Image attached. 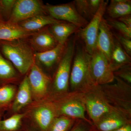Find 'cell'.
Segmentation results:
<instances>
[{"instance_id": "19", "label": "cell", "mask_w": 131, "mask_h": 131, "mask_svg": "<svg viewBox=\"0 0 131 131\" xmlns=\"http://www.w3.org/2000/svg\"><path fill=\"white\" fill-rule=\"evenodd\" d=\"M12 106V110L18 112L30 103L32 97L27 75H26L19 86Z\"/></svg>"}, {"instance_id": "20", "label": "cell", "mask_w": 131, "mask_h": 131, "mask_svg": "<svg viewBox=\"0 0 131 131\" xmlns=\"http://www.w3.org/2000/svg\"><path fill=\"white\" fill-rule=\"evenodd\" d=\"M59 21L48 15L40 14L21 21L18 24L26 30L34 32Z\"/></svg>"}, {"instance_id": "16", "label": "cell", "mask_w": 131, "mask_h": 131, "mask_svg": "<svg viewBox=\"0 0 131 131\" xmlns=\"http://www.w3.org/2000/svg\"><path fill=\"white\" fill-rule=\"evenodd\" d=\"M66 44H58L56 47L48 51L34 53V62L40 68L50 70L58 65L65 50Z\"/></svg>"}, {"instance_id": "24", "label": "cell", "mask_w": 131, "mask_h": 131, "mask_svg": "<svg viewBox=\"0 0 131 131\" xmlns=\"http://www.w3.org/2000/svg\"><path fill=\"white\" fill-rule=\"evenodd\" d=\"M25 115L15 114L8 118L0 120V131H24L23 121Z\"/></svg>"}, {"instance_id": "25", "label": "cell", "mask_w": 131, "mask_h": 131, "mask_svg": "<svg viewBox=\"0 0 131 131\" xmlns=\"http://www.w3.org/2000/svg\"><path fill=\"white\" fill-rule=\"evenodd\" d=\"M76 120L66 116H58L53 120L47 131H69Z\"/></svg>"}, {"instance_id": "14", "label": "cell", "mask_w": 131, "mask_h": 131, "mask_svg": "<svg viewBox=\"0 0 131 131\" xmlns=\"http://www.w3.org/2000/svg\"><path fill=\"white\" fill-rule=\"evenodd\" d=\"M115 41V38L113 30L103 17L99 27L96 50L102 53L108 61L114 47Z\"/></svg>"}, {"instance_id": "33", "label": "cell", "mask_w": 131, "mask_h": 131, "mask_svg": "<svg viewBox=\"0 0 131 131\" xmlns=\"http://www.w3.org/2000/svg\"><path fill=\"white\" fill-rule=\"evenodd\" d=\"M125 25L131 28V14L127 15L117 19Z\"/></svg>"}, {"instance_id": "9", "label": "cell", "mask_w": 131, "mask_h": 131, "mask_svg": "<svg viewBox=\"0 0 131 131\" xmlns=\"http://www.w3.org/2000/svg\"><path fill=\"white\" fill-rule=\"evenodd\" d=\"M46 14L57 20L71 23L80 28H83L89 23L78 12L74 1L59 5H45Z\"/></svg>"}, {"instance_id": "12", "label": "cell", "mask_w": 131, "mask_h": 131, "mask_svg": "<svg viewBox=\"0 0 131 131\" xmlns=\"http://www.w3.org/2000/svg\"><path fill=\"white\" fill-rule=\"evenodd\" d=\"M32 112V124L40 131H47L56 117H58L54 104L48 98Z\"/></svg>"}, {"instance_id": "23", "label": "cell", "mask_w": 131, "mask_h": 131, "mask_svg": "<svg viewBox=\"0 0 131 131\" xmlns=\"http://www.w3.org/2000/svg\"><path fill=\"white\" fill-rule=\"evenodd\" d=\"M103 0H75L74 1L78 12L89 22L98 12Z\"/></svg>"}, {"instance_id": "8", "label": "cell", "mask_w": 131, "mask_h": 131, "mask_svg": "<svg viewBox=\"0 0 131 131\" xmlns=\"http://www.w3.org/2000/svg\"><path fill=\"white\" fill-rule=\"evenodd\" d=\"M89 76L92 84L105 85L114 81V72L108 60L100 52L96 50L91 55Z\"/></svg>"}, {"instance_id": "28", "label": "cell", "mask_w": 131, "mask_h": 131, "mask_svg": "<svg viewBox=\"0 0 131 131\" xmlns=\"http://www.w3.org/2000/svg\"><path fill=\"white\" fill-rule=\"evenodd\" d=\"M108 24L113 31L125 37L131 39V28L117 19H106Z\"/></svg>"}, {"instance_id": "5", "label": "cell", "mask_w": 131, "mask_h": 131, "mask_svg": "<svg viewBox=\"0 0 131 131\" xmlns=\"http://www.w3.org/2000/svg\"><path fill=\"white\" fill-rule=\"evenodd\" d=\"M77 40L75 36L66 43L63 55L52 80V92L49 95L60 94L69 91L71 70Z\"/></svg>"}, {"instance_id": "36", "label": "cell", "mask_w": 131, "mask_h": 131, "mask_svg": "<svg viewBox=\"0 0 131 131\" xmlns=\"http://www.w3.org/2000/svg\"><path fill=\"white\" fill-rule=\"evenodd\" d=\"M3 21H4V20H3V18L1 14V12H0V23Z\"/></svg>"}, {"instance_id": "4", "label": "cell", "mask_w": 131, "mask_h": 131, "mask_svg": "<svg viewBox=\"0 0 131 131\" xmlns=\"http://www.w3.org/2000/svg\"><path fill=\"white\" fill-rule=\"evenodd\" d=\"M116 82L102 85L108 103L115 109L131 121L130 84L115 77Z\"/></svg>"}, {"instance_id": "22", "label": "cell", "mask_w": 131, "mask_h": 131, "mask_svg": "<svg viewBox=\"0 0 131 131\" xmlns=\"http://www.w3.org/2000/svg\"><path fill=\"white\" fill-rule=\"evenodd\" d=\"M108 62L113 72L122 67L131 64V57L124 50L115 38L114 47Z\"/></svg>"}, {"instance_id": "17", "label": "cell", "mask_w": 131, "mask_h": 131, "mask_svg": "<svg viewBox=\"0 0 131 131\" xmlns=\"http://www.w3.org/2000/svg\"><path fill=\"white\" fill-rule=\"evenodd\" d=\"M34 32L26 30L18 24L8 21L0 23V41H12L25 39Z\"/></svg>"}, {"instance_id": "6", "label": "cell", "mask_w": 131, "mask_h": 131, "mask_svg": "<svg viewBox=\"0 0 131 131\" xmlns=\"http://www.w3.org/2000/svg\"><path fill=\"white\" fill-rule=\"evenodd\" d=\"M82 92L86 112L93 124L107 114L119 112L108 103L101 85L91 84Z\"/></svg>"}, {"instance_id": "35", "label": "cell", "mask_w": 131, "mask_h": 131, "mask_svg": "<svg viewBox=\"0 0 131 131\" xmlns=\"http://www.w3.org/2000/svg\"><path fill=\"white\" fill-rule=\"evenodd\" d=\"M112 131H131V124H127L125 125Z\"/></svg>"}, {"instance_id": "30", "label": "cell", "mask_w": 131, "mask_h": 131, "mask_svg": "<svg viewBox=\"0 0 131 131\" xmlns=\"http://www.w3.org/2000/svg\"><path fill=\"white\" fill-rule=\"evenodd\" d=\"M114 77L119 78L126 82L131 83V64L126 66L114 72Z\"/></svg>"}, {"instance_id": "26", "label": "cell", "mask_w": 131, "mask_h": 131, "mask_svg": "<svg viewBox=\"0 0 131 131\" xmlns=\"http://www.w3.org/2000/svg\"><path fill=\"white\" fill-rule=\"evenodd\" d=\"M16 76L17 73L14 66L0 53V79L10 81Z\"/></svg>"}, {"instance_id": "18", "label": "cell", "mask_w": 131, "mask_h": 131, "mask_svg": "<svg viewBox=\"0 0 131 131\" xmlns=\"http://www.w3.org/2000/svg\"><path fill=\"white\" fill-rule=\"evenodd\" d=\"M49 28L58 43L62 45H65L71 35L76 33L80 29L74 24L62 21L52 24Z\"/></svg>"}, {"instance_id": "31", "label": "cell", "mask_w": 131, "mask_h": 131, "mask_svg": "<svg viewBox=\"0 0 131 131\" xmlns=\"http://www.w3.org/2000/svg\"><path fill=\"white\" fill-rule=\"evenodd\" d=\"M115 38L124 50L130 56H131V39L125 37L117 33L113 32Z\"/></svg>"}, {"instance_id": "27", "label": "cell", "mask_w": 131, "mask_h": 131, "mask_svg": "<svg viewBox=\"0 0 131 131\" xmlns=\"http://www.w3.org/2000/svg\"><path fill=\"white\" fill-rule=\"evenodd\" d=\"M16 93V87L12 84L0 87V106L7 105L12 102Z\"/></svg>"}, {"instance_id": "13", "label": "cell", "mask_w": 131, "mask_h": 131, "mask_svg": "<svg viewBox=\"0 0 131 131\" xmlns=\"http://www.w3.org/2000/svg\"><path fill=\"white\" fill-rule=\"evenodd\" d=\"M49 26L35 32L29 37V45L34 52L41 53L48 51L58 44L49 30Z\"/></svg>"}, {"instance_id": "21", "label": "cell", "mask_w": 131, "mask_h": 131, "mask_svg": "<svg viewBox=\"0 0 131 131\" xmlns=\"http://www.w3.org/2000/svg\"><path fill=\"white\" fill-rule=\"evenodd\" d=\"M108 18L118 19L131 14V0H111L106 8Z\"/></svg>"}, {"instance_id": "32", "label": "cell", "mask_w": 131, "mask_h": 131, "mask_svg": "<svg viewBox=\"0 0 131 131\" xmlns=\"http://www.w3.org/2000/svg\"><path fill=\"white\" fill-rule=\"evenodd\" d=\"M92 125L85 121L77 119L69 131H92Z\"/></svg>"}, {"instance_id": "1", "label": "cell", "mask_w": 131, "mask_h": 131, "mask_svg": "<svg viewBox=\"0 0 131 131\" xmlns=\"http://www.w3.org/2000/svg\"><path fill=\"white\" fill-rule=\"evenodd\" d=\"M3 56L22 75L29 71L34 62V51L24 39L0 41Z\"/></svg>"}, {"instance_id": "10", "label": "cell", "mask_w": 131, "mask_h": 131, "mask_svg": "<svg viewBox=\"0 0 131 131\" xmlns=\"http://www.w3.org/2000/svg\"><path fill=\"white\" fill-rule=\"evenodd\" d=\"M28 76L32 99L36 101L44 100L49 96L52 79L34 62Z\"/></svg>"}, {"instance_id": "2", "label": "cell", "mask_w": 131, "mask_h": 131, "mask_svg": "<svg viewBox=\"0 0 131 131\" xmlns=\"http://www.w3.org/2000/svg\"><path fill=\"white\" fill-rule=\"evenodd\" d=\"M54 104L58 116H64L85 121L93 124L86 117V109L82 91H69L47 97Z\"/></svg>"}, {"instance_id": "29", "label": "cell", "mask_w": 131, "mask_h": 131, "mask_svg": "<svg viewBox=\"0 0 131 131\" xmlns=\"http://www.w3.org/2000/svg\"><path fill=\"white\" fill-rule=\"evenodd\" d=\"M16 0H0V12L4 21L9 20Z\"/></svg>"}, {"instance_id": "3", "label": "cell", "mask_w": 131, "mask_h": 131, "mask_svg": "<svg viewBox=\"0 0 131 131\" xmlns=\"http://www.w3.org/2000/svg\"><path fill=\"white\" fill-rule=\"evenodd\" d=\"M90 57L82 44L77 46L76 43L70 78V91H82L92 84L89 76Z\"/></svg>"}, {"instance_id": "11", "label": "cell", "mask_w": 131, "mask_h": 131, "mask_svg": "<svg viewBox=\"0 0 131 131\" xmlns=\"http://www.w3.org/2000/svg\"><path fill=\"white\" fill-rule=\"evenodd\" d=\"M46 14L45 5L39 0H16L7 21L18 24L37 15Z\"/></svg>"}, {"instance_id": "15", "label": "cell", "mask_w": 131, "mask_h": 131, "mask_svg": "<svg viewBox=\"0 0 131 131\" xmlns=\"http://www.w3.org/2000/svg\"><path fill=\"white\" fill-rule=\"evenodd\" d=\"M131 121L119 112L114 111L107 114L92 124V131H112L127 124Z\"/></svg>"}, {"instance_id": "34", "label": "cell", "mask_w": 131, "mask_h": 131, "mask_svg": "<svg viewBox=\"0 0 131 131\" xmlns=\"http://www.w3.org/2000/svg\"><path fill=\"white\" fill-rule=\"evenodd\" d=\"M24 131H40L31 123L24 125Z\"/></svg>"}, {"instance_id": "7", "label": "cell", "mask_w": 131, "mask_h": 131, "mask_svg": "<svg viewBox=\"0 0 131 131\" xmlns=\"http://www.w3.org/2000/svg\"><path fill=\"white\" fill-rule=\"evenodd\" d=\"M109 1L103 0L98 12L88 25L80 28L76 33L77 37L81 40L87 52L91 55L96 50V43L99 27L105 13Z\"/></svg>"}]
</instances>
